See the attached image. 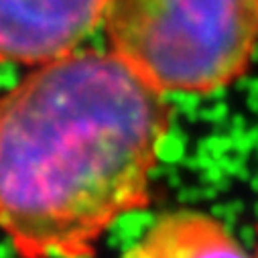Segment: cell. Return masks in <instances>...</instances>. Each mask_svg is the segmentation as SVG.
I'll return each mask as SVG.
<instances>
[{"label":"cell","mask_w":258,"mask_h":258,"mask_svg":"<svg viewBox=\"0 0 258 258\" xmlns=\"http://www.w3.org/2000/svg\"><path fill=\"white\" fill-rule=\"evenodd\" d=\"M165 94L110 51H76L0 96V230L21 258H92L151 202Z\"/></svg>","instance_id":"cell-1"},{"label":"cell","mask_w":258,"mask_h":258,"mask_svg":"<svg viewBox=\"0 0 258 258\" xmlns=\"http://www.w3.org/2000/svg\"><path fill=\"white\" fill-rule=\"evenodd\" d=\"M114 53L161 94L208 96L240 82L258 51V0H108Z\"/></svg>","instance_id":"cell-2"},{"label":"cell","mask_w":258,"mask_h":258,"mask_svg":"<svg viewBox=\"0 0 258 258\" xmlns=\"http://www.w3.org/2000/svg\"><path fill=\"white\" fill-rule=\"evenodd\" d=\"M108 0H0V63L47 66L104 25Z\"/></svg>","instance_id":"cell-3"},{"label":"cell","mask_w":258,"mask_h":258,"mask_svg":"<svg viewBox=\"0 0 258 258\" xmlns=\"http://www.w3.org/2000/svg\"><path fill=\"white\" fill-rule=\"evenodd\" d=\"M122 258H254L212 214L175 210L159 216Z\"/></svg>","instance_id":"cell-4"},{"label":"cell","mask_w":258,"mask_h":258,"mask_svg":"<svg viewBox=\"0 0 258 258\" xmlns=\"http://www.w3.org/2000/svg\"><path fill=\"white\" fill-rule=\"evenodd\" d=\"M254 258H258V238H256V246H254V252H252Z\"/></svg>","instance_id":"cell-5"}]
</instances>
